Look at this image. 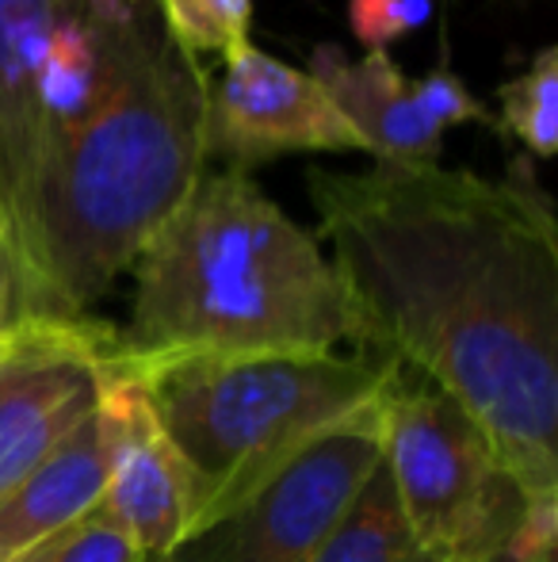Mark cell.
I'll return each instance as SVG.
<instances>
[{
    "instance_id": "obj_1",
    "label": "cell",
    "mask_w": 558,
    "mask_h": 562,
    "mask_svg": "<svg viewBox=\"0 0 558 562\" xmlns=\"http://www.w3.org/2000/svg\"><path fill=\"white\" fill-rule=\"evenodd\" d=\"M349 345L455 402L532 497L558 494V226L532 157L509 177L310 169Z\"/></svg>"
},
{
    "instance_id": "obj_2",
    "label": "cell",
    "mask_w": 558,
    "mask_h": 562,
    "mask_svg": "<svg viewBox=\"0 0 558 562\" xmlns=\"http://www.w3.org/2000/svg\"><path fill=\"white\" fill-rule=\"evenodd\" d=\"M203 66L169 38L46 154L4 252L15 318H84L207 172Z\"/></svg>"
},
{
    "instance_id": "obj_3",
    "label": "cell",
    "mask_w": 558,
    "mask_h": 562,
    "mask_svg": "<svg viewBox=\"0 0 558 562\" xmlns=\"http://www.w3.org/2000/svg\"><path fill=\"white\" fill-rule=\"evenodd\" d=\"M349 340L341 283L318 237L249 172H203L135 260L130 368L192 356L333 352Z\"/></svg>"
},
{
    "instance_id": "obj_4",
    "label": "cell",
    "mask_w": 558,
    "mask_h": 562,
    "mask_svg": "<svg viewBox=\"0 0 558 562\" xmlns=\"http://www.w3.org/2000/svg\"><path fill=\"white\" fill-rule=\"evenodd\" d=\"M130 371L192 474L195 540L238 513L321 432L379 398L398 363L364 348H333L192 356Z\"/></svg>"
},
{
    "instance_id": "obj_5",
    "label": "cell",
    "mask_w": 558,
    "mask_h": 562,
    "mask_svg": "<svg viewBox=\"0 0 558 562\" xmlns=\"http://www.w3.org/2000/svg\"><path fill=\"white\" fill-rule=\"evenodd\" d=\"M383 467L436 562H490L532 505L475 417L406 368L383 391Z\"/></svg>"
},
{
    "instance_id": "obj_6",
    "label": "cell",
    "mask_w": 558,
    "mask_h": 562,
    "mask_svg": "<svg viewBox=\"0 0 558 562\" xmlns=\"http://www.w3.org/2000/svg\"><path fill=\"white\" fill-rule=\"evenodd\" d=\"M379 463L383 394L321 432L238 513L187 540L169 562H310Z\"/></svg>"
},
{
    "instance_id": "obj_7",
    "label": "cell",
    "mask_w": 558,
    "mask_h": 562,
    "mask_svg": "<svg viewBox=\"0 0 558 562\" xmlns=\"http://www.w3.org/2000/svg\"><path fill=\"white\" fill-rule=\"evenodd\" d=\"M123 371L119 334L96 318H20L0 348V505L100 409Z\"/></svg>"
},
{
    "instance_id": "obj_8",
    "label": "cell",
    "mask_w": 558,
    "mask_h": 562,
    "mask_svg": "<svg viewBox=\"0 0 558 562\" xmlns=\"http://www.w3.org/2000/svg\"><path fill=\"white\" fill-rule=\"evenodd\" d=\"M207 157L253 172L287 154H360V138L329 92L306 69L276 61L261 46L223 61L207 81Z\"/></svg>"
},
{
    "instance_id": "obj_9",
    "label": "cell",
    "mask_w": 558,
    "mask_h": 562,
    "mask_svg": "<svg viewBox=\"0 0 558 562\" xmlns=\"http://www.w3.org/2000/svg\"><path fill=\"white\" fill-rule=\"evenodd\" d=\"M161 38L164 27L153 0H77L38 66V165L127 89Z\"/></svg>"
},
{
    "instance_id": "obj_10",
    "label": "cell",
    "mask_w": 558,
    "mask_h": 562,
    "mask_svg": "<svg viewBox=\"0 0 558 562\" xmlns=\"http://www.w3.org/2000/svg\"><path fill=\"white\" fill-rule=\"evenodd\" d=\"M123 356V352H119ZM112 414L104 502L135 532L149 562L172 559L192 540L195 490L180 451L157 425L138 375L123 363L104 398Z\"/></svg>"
},
{
    "instance_id": "obj_11",
    "label": "cell",
    "mask_w": 558,
    "mask_h": 562,
    "mask_svg": "<svg viewBox=\"0 0 558 562\" xmlns=\"http://www.w3.org/2000/svg\"><path fill=\"white\" fill-rule=\"evenodd\" d=\"M73 4L77 0H0V265L23 226L38 169V66Z\"/></svg>"
},
{
    "instance_id": "obj_12",
    "label": "cell",
    "mask_w": 558,
    "mask_h": 562,
    "mask_svg": "<svg viewBox=\"0 0 558 562\" xmlns=\"http://www.w3.org/2000/svg\"><path fill=\"white\" fill-rule=\"evenodd\" d=\"M306 74L329 92L344 123L356 131L360 154H372L375 165L440 161L444 131L421 112L413 81L387 50H367L360 61H349L341 46L321 43L314 46Z\"/></svg>"
},
{
    "instance_id": "obj_13",
    "label": "cell",
    "mask_w": 558,
    "mask_h": 562,
    "mask_svg": "<svg viewBox=\"0 0 558 562\" xmlns=\"http://www.w3.org/2000/svg\"><path fill=\"white\" fill-rule=\"evenodd\" d=\"M107 398V394H104ZM107 456H112V414L100 402L58 451L43 459L0 505V562L23 559L31 548L50 540L81 513L104 502Z\"/></svg>"
},
{
    "instance_id": "obj_14",
    "label": "cell",
    "mask_w": 558,
    "mask_h": 562,
    "mask_svg": "<svg viewBox=\"0 0 558 562\" xmlns=\"http://www.w3.org/2000/svg\"><path fill=\"white\" fill-rule=\"evenodd\" d=\"M310 562H436L421 548L406 520L402 505L390 486L387 467H375V474L364 482L352 509L341 525L329 532V540L314 551Z\"/></svg>"
},
{
    "instance_id": "obj_15",
    "label": "cell",
    "mask_w": 558,
    "mask_h": 562,
    "mask_svg": "<svg viewBox=\"0 0 558 562\" xmlns=\"http://www.w3.org/2000/svg\"><path fill=\"white\" fill-rule=\"evenodd\" d=\"M164 38L180 54L200 61V54L238 58L253 46V0H153Z\"/></svg>"
},
{
    "instance_id": "obj_16",
    "label": "cell",
    "mask_w": 558,
    "mask_h": 562,
    "mask_svg": "<svg viewBox=\"0 0 558 562\" xmlns=\"http://www.w3.org/2000/svg\"><path fill=\"white\" fill-rule=\"evenodd\" d=\"M501 126L528 157H555L558 149V46H544L524 74L501 85Z\"/></svg>"
},
{
    "instance_id": "obj_17",
    "label": "cell",
    "mask_w": 558,
    "mask_h": 562,
    "mask_svg": "<svg viewBox=\"0 0 558 562\" xmlns=\"http://www.w3.org/2000/svg\"><path fill=\"white\" fill-rule=\"evenodd\" d=\"M23 562H149V555L141 551L135 532L115 517L112 505L100 502L73 525L31 548Z\"/></svg>"
},
{
    "instance_id": "obj_18",
    "label": "cell",
    "mask_w": 558,
    "mask_h": 562,
    "mask_svg": "<svg viewBox=\"0 0 558 562\" xmlns=\"http://www.w3.org/2000/svg\"><path fill=\"white\" fill-rule=\"evenodd\" d=\"M436 0H349L352 35L364 50H387L390 43L421 31L432 20Z\"/></svg>"
},
{
    "instance_id": "obj_19",
    "label": "cell",
    "mask_w": 558,
    "mask_h": 562,
    "mask_svg": "<svg viewBox=\"0 0 558 562\" xmlns=\"http://www.w3.org/2000/svg\"><path fill=\"white\" fill-rule=\"evenodd\" d=\"M413 97H418L421 112L429 115L444 134L452 131V126H459V123L493 126V119L482 108V100L470 97V89L447 66H436L432 74L418 77V81H413Z\"/></svg>"
},
{
    "instance_id": "obj_20",
    "label": "cell",
    "mask_w": 558,
    "mask_h": 562,
    "mask_svg": "<svg viewBox=\"0 0 558 562\" xmlns=\"http://www.w3.org/2000/svg\"><path fill=\"white\" fill-rule=\"evenodd\" d=\"M15 303H12V288H8V276L4 268H0V348L8 345V337H12V326H15Z\"/></svg>"
},
{
    "instance_id": "obj_21",
    "label": "cell",
    "mask_w": 558,
    "mask_h": 562,
    "mask_svg": "<svg viewBox=\"0 0 558 562\" xmlns=\"http://www.w3.org/2000/svg\"><path fill=\"white\" fill-rule=\"evenodd\" d=\"M15 562H23V559H15Z\"/></svg>"
},
{
    "instance_id": "obj_22",
    "label": "cell",
    "mask_w": 558,
    "mask_h": 562,
    "mask_svg": "<svg viewBox=\"0 0 558 562\" xmlns=\"http://www.w3.org/2000/svg\"><path fill=\"white\" fill-rule=\"evenodd\" d=\"M161 562H169V559H161Z\"/></svg>"
},
{
    "instance_id": "obj_23",
    "label": "cell",
    "mask_w": 558,
    "mask_h": 562,
    "mask_svg": "<svg viewBox=\"0 0 558 562\" xmlns=\"http://www.w3.org/2000/svg\"><path fill=\"white\" fill-rule=\"evenodd\" d=\"M0 268H4V265H0Z\"/></svg>"
}]
</instances>
